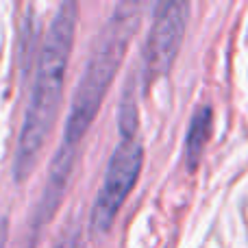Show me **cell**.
I'll return each mask as SVG.
<instances>
[{"instance_id":"obj_1","label":"cell","mask_w":248,"mask_h":248,"mask_svg":"<svg viewBox=\"0 0 248 248\" xmlns=\"http://www.w3.org/2000/svg\"><path fill=\"white\" fill-rule=\"evenodd\" d=\"M77 22L78 4L65 0L57 7L50 26L44 35L35 81L31 87L24 120H22L20 135H17L16 157H13V179L17 183L31 176L39 153L52 131V122L57 118L61 96H63L65 70H68L70 55H72Z\"/></svg>"},{"instance_id":"obj_2","label":"cell","mask_w":248,"mask_h":248,"mask_svg":"<svg viewBox=\"0 0 248 248\" xmlns=\"http://www.w3.org/2000/svg\"><path fill=\"white\" fill-rule=\"evenodd\" d=\"M140 11L141 7L135 2L118 4L116 11L107 20V24L103 26L90 61H87L85 70H83L81 78L77 83L70 113L65 118L61 146L57 153L77 157L78 144L83 141L94 118L98 116L105 94L109 92V85L113 83L118 70H120L128 42H131L133 33L137 31Z\"/></svg>"},{"instance_id":"obj_5","label":"cell","mask_w":248,"mask_h":248,"mask_svg":"<svg viewBox=\"0 0 248 248\" xmlns=\"http://www.w3.org/2000/svg\"><path fill=\"white\" fill-rule=\"evenodd\" d=\"M211 120H214V111L211 107H201L192 118V124L187 128V137H185V157H187V166L196 168L198 159H201L202 150H205L207 141L211 135Z\"/></svg>"},{"instance_id":"obj_7","label":"cell","mask_w":248,"mask_h":248,"mask_svg":"<svg viewBox=\"0 0 248 248\" xmlns=\"http://www.w3.org/2000/svg\"><path fill=\"white\" fill-rule=\"evenodd\" d=\"M7 240H9V220L2 218L0 220V248L7 246Z\"/></svg>"},{"instance_id":"obj_6","label":"cell","mask_w":248,"mask_h":248,"mask_svg":"<svg viewBox=\"0 0 248 248\" xmlns=\"http://www.w3.org/2000/svg\"><path fill=\"white\" fill-rule=\"evenodd\" d=\"M57 248H85V242H83L81 231H77V229H70V231L59 240Z\"/></svg>"},{"instance_id":"obj_3","label":"cell","mask_w":248,"mask_h":248,"mask_svg":"<svg viewBox=\"0 0 248 248\" xmlns=\"http://www.w3.org/2000/svg\"><path fill=\"white\" fill-rule=\"evenodd\" d=\"M144 163V146L135 135H122L118 146L109 157L105 179L92 209V229L96 233H107L122 209L124 201L133 192L140 170Z\"/></svg>"},{"instance_id":"obj_4","label":"cell","mask_w":248,"mask_h":248,"mask_svg":"<svg viewBox=\"0 0 248 248\" xmlns=\"http://www.w3.org/2000/svg\"><path fill=\"white\" fill-rule=\"evenodd\" d=\"M187 13L189 4L179 0L161 2L157 7L144 42V55H141V70L148 83L170 72L185 37Z\"/></svg>"}]
</instances>
